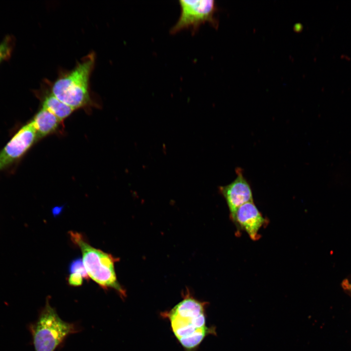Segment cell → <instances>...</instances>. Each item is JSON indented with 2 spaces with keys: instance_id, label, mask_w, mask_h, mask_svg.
Instances as JSON below:
<instances>
[{
  "instance_id": "6da1fadb",
  "label": "cell",
  "mask_w": 351,
  "mask_h": 351,
  "mask_svg": "<svg viewBox=\"0 0 351 351\" xmlns=\"http://www.w3.org/2000/svg\"><path fill=\"white\" fill-rule=\"evenodd\" d=\"M183 296L165 316L181 345L187 351H194L207 335L215 334V328L206 325V302L195 298L188 289Z\"/></svg>"
},
{
  "instance_id": "7a4b0ae2",
  "label": "cell",
  "mask_w": 351,
  "mask_h": 351,
  "mask_svg": "<svg viewBox=\"0 0 351 351\" xmlns=\"http://www.w3.org/2000/svg\"><path fill=\"white\" fill-rule=\"evenodd\" d=\"M95 61L96 55L92 52L77 62L71 70H59L54 81L48 80L54 95L75 110L93 105L90 79Z\"/></svg>"
},
{
  "instance_id": "3957f363",
  "label": "cell",
  "mask_w": 351,
  "mask_h": 351,
  "mask_svg": "<svg viewBox=\"0 0 351 351\" xmlns=\"http://www.w3.org/2000/svg\"><path fill=\"white\" fill-rule=\"evenodd\" d=\"M69 234L82 252L83 263L89 277L102 288H113L121 297H125L126 292L118 283L114 268L119 258L93 247L78 232L70 231Z\"/></svg>"
},
{
  "instance_id": "277c9868",
  "label": "cell",
  "mask_w": 351,
  "mask_h": 351,
  "mask_svg": "<svg viewBox=\"0 0 351 351\" xmlns=\"http://www.w3.org/2000/svg\"><path fill=\"white\" fill-rule=\"evenodd\" d=\"M75 331L74 325L62 320L47 301L33 328L35 351H54L66 336Z\"/></svg>"
},
{
  "instance_id": "5b68a950",
  "label": "cell",
  "mask_w": 351,
  "mask_h": 351,
  "mask_svg": "<svg viewBox=\"0 0 351 351\" xmlns=\"http://www.w3.org/2000/svg\"><path fill=\"white\" fill-rule=\"evenodd\" d=\"M181 13L176 23L171 28V34H176L186 28H192L195 33L199 26L205 22L210 23L214 28L218 26V20L215 17L217 7L213 0L179 1Z\"/></svg>"
},
{
  "instance_id": "8992f818",
  "label": "cell",
  "mask_w": 351,
  "mask_h": 351,
  "mask_svg": "<svg viewBox=\"0 0 351 351\" xmlns=\"http://www.w3.org/2000/svg\"><path fill=\"white\" fill-rule=\"evenodd\" d=\"M37 138V132L32 121L22 126L0 152V170L22 156Z\"/></svg>"
},
{
  "instance_id": "52a82bcc",
  "label": "cell",
  "mask_w": 351,
  "mask_h": 351,
  "mask_svg": "<svg viewBox=\"0 0 351 351\" xmlns=\"http://www.w3.org/2000/svg\"><path fill=\"white\" fill-rule=\"evenodd\" d=\"M236 177L230 184L219 187L220 193L226 200L232 219L238 208L243 204L253 201L251 186L240 168L235 169Z\"/></svg>"
},
{
  "instance_id": "ba28073f",
  "label": "cell",
  "mask_w": 351,
  "mask_h": 351,
  "mask_svg": "<svg viewBox=\"0 0 351 351\" xmlns=\"http://www.w3.org/2000/svg\"><path fill=\"white\" fill-rule=\"evenodd\" d=\"M232 220L236 226L245 231L254 241L260 238L258 232L266 223V219L254 201L247 202L240 206Z\"/></svg>"
},
{
  "instance_id": "9c48e42d",
  "label": "cell",
  "mask_w": 351,
  "mask_h": 351,
  "mask_svg": "<svg viewBox=\"0 0 351 351\" xmlns=\"http://www.w3.org/2000/svg\"><path fill=\"white\" fill-rule=\"evenodd\" d=\"M39 95L41 99L42 108L54 115L60 121L69 116L75 110L71 107L60 101L54 95L47 79Z\"/></svg>"
},
{
  "instance_id": "30bf717a",
  "label": "cell",
  "mask_w": 351,
  "mask_h": 351,
  "mask_svg": "<svg viewBox=\"0 0 351 351\" xmlns=\"http://www.w3.org/2000/svg\"><path fill=\"white\" fill-rule=\"evenodd\" d=\"M32 121L36 129L38 138L55 131L61 121L54 115L41 108Z\"/></svg>"
},
{
  "instance_id": "8fae6325",
  "label": "cell",
  "mask_w": 351,
  "mask_h": 351,
  "mask_svg": "<svg viewBox=\"0 0 351 351\" xmlns=\"http://www.w3.org/2000/svg\"><path fill=\"white\" fill-rule=\"evenodd\" d=\"M13 44V39L10 36L6 37L0 43V63L10 57Z\"/></svg>"
},
{
  "instance_id": "7c38bea8",
  "label": "cell",
  "mask_w": 351,
  "mask_h": 351,
  "mask_svg": "<svg viewBox=\"0 0 351 351\" xmlns=\"http://www.w3.org/2000/svg\"><path fill=\"white\" fill-rule=\"evenodd\" d=\"M70 273H78L82 274L83 278L88 280L89 276L84 266L83 261L80 258H77L70 262L69 266Z\"/></svg>"
},
{
  "instance_id": "4fadbf2b",
  "label": "cell",
  "mask_w": 351,
  "mask_h": 351,
  "mask_svg": "<svg viewBox=\"0 0 351 351\" xmlns=\"http://www.w3.org/2000/svg\"><path fill=\"white\" fill-rule=\"evenodd\" d=\"M83 278L82 274L79 273H70L68 277V283L73 286H80L82 284Z\"/></svg>"
}]
</instances>
